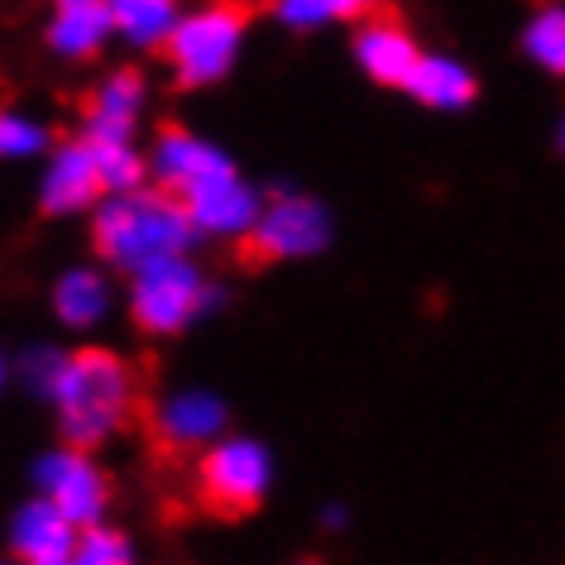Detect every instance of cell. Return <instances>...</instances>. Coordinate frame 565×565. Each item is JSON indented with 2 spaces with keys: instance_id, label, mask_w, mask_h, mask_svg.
Listing matches in <instances>:
<instances>
[{
  "instance_id": "1",
  "label": "cell",
  "mask_w": 565,
  "mask_h": 565,
  "mask_svg": "<svg viewBox=\"0 0 565 565\" xmlns=\"http://www.w3.org/2000/svg\"><path fill=\"white\" fill-rule=\"evenodd\" d=\"M44 403L53 407V427H58L63 446L102 450L130 427L139 407V374L120 350L77 345L67 350V364Z\"/></svg>"
},
{
  "instance_id": "2",
  "label": "cell",
  "mask_w": 565,
  "mask_h": 565,
  "mask_svg": "<svg viewBox=\"0 0 565 565\" xmlns=\"http://www.w3.org/2000/svg\"><path fill=\"white\" fill-rule=\"evenodd\" d=\"M92 254L116 274H139L149 264L178 259V254L196 249V225L188 206L163 188H139V192H106L102 206L87 216Z\"/></svg>"
},
{
  "instance_id": "3",
  "label": "cell",
  "mask_w": 565,
  "mask_h": 565,
  "mask_svg": "<svg viewBox=\"0 0 565 565\" xmlns=\"http://www.w3.org/2000/svg\"><path fill=\"white\" fill-rule=\"evenodd\" d=\"M221 302H225V288L211 282V274L192 259V254L149 264V268H139V274L125 278V317H130L135 331L149 335V341L188 335L196 321L221 312Z\"/></svg>"
},
{
  "instance_id": "4",
  "label": "cell",
  "mask_w": 565,
  "mask_h": 565,
  "mask_svg": "<svg viewBox=\"0 0 565 565\" xmlns=\"http://www.w3.org/2000/svg\"><path fill=\"white\" fill-rule=\"evenodd\" d=\"M245 44H249L245 6L239 0H202V6L182 10L178 30L163 44V58L178 87L206 92L235 73L239 58H245Z\"/></svg>"
},
{
  "instance_id": "5",
  "label": "cell",
  "mask_w": 565,
  "mask_h": 565,
  "mask_svg": "<svg viewBox=\"0 0 565 565\" xmlns=\"http://www.w3.org/2000/svg\"><path fill=\"white\" fill-rule=\"evenodd\" d=\"M278 484V456L264 436L231 431L196 456V489L216 513H254Z\"/></svg>"
},
{
  "instance_id": "6",
  "label": "cell",
  "mask_w": 565,
  "mask_h": 565,
  "mask_svg": "<svg viewBox=\"0 0 565 565\" xmlns=\"http://www.w3.org/2000/svg\"><path fill=\"white\" fill-rule=\"evenodd\" d=\"M335 245V216L317 192L278 188L264 196V216L249 235V249L268 264H307Z\"/></svg>"
},
{
  "instance_id": "7",
  "label": "cell",
  "mask_w": 565,
  "mask_h": 565,
  "mask_svg": "<svg viewBox=\"0 0 565 565\" xmlns=\"http://www.w3.org/2000/svg\"><path fill=\"white\" fill-rule=\"evenodd\" d=\"M30 484H34V493H44L73 527H102V522H110L116 489H110V475H106V465L96 460V450H77L63 441L49 446L44 456H34V465H30Z\"/></svg>"
},
{
  "instance_id": "8",
  "label": "cell",
  "mask_w": 565,
  "mask_h": 565,
  "mask_svg": "<svg viewBox=\"0 0 565 565\" xmlns=\"http://www.w3.org/2000/svg\"><path fill=\"white\" fill-rule=\"evenodd\" d=\"M106 196L102 168H96V149L87 135L77 139H58L49 149V159L39 163V188L34 202L44 216L53 221H73V216H92Z\"/></svg>"
},
{
  "instance_id": "9",
  "label": "cell",
  "mask_w": 565,
  "mask_h": 565,
  "mask_svg": "<svg viewBox=\"0 0 565 565\" xmlns=\"http://www.w3.org/2000/svg\"><path fill=\"white\" fill-rule=\"evenodd\" d=\"M153 436L168 450H182V456H202L206 446H216L221 436H231V403L225 393H216L211 384H178L153 398Z\"/></svg>"
},
{
  "instance_id": "10",
  "label": "cell",
  "mask_w": 565,
  "mask_h": 565,
  "mask_svg": "<svg viewBox=\"0 0 565 565\" xmlns=\"http://www.w3.org/2000/svg\"><path fill=\"white\" fill-rule=\"evenodd\" d=\"M231 168L239 163L225 153V145H216L211 135L188 130V125H159L149 139V182L173 192L178 202L202 188V182L231 173Z\"/></svg>"
},
{
  "instance_id": "11",
  "label": "cell",
  "mask_w": 565,
  "mask_h": 565,
  "mask_svg": "<svg viewBox=\"0 0 565 565\" xmlns=\"http://www.w3.org/2000/svg\"><path fill=\"white\" fill-rule=\"evenodd\" d=\"M182 206H188V216H192L202 239H216V245H249L254 225L264 216V192L254 188L239 168H231V173H221V178L202 182L196 192H188Z\"/></svg>"
},
{
  "instance_id": "12",
  "label": "cell",
  "mask_w": 565,
  "mask_h": 565,
  "mask_svg": "<svg viewBox=\"0 0 565 565\" xmlns=\"http://www.w3.org/2000/svg\"><path fill=\"white\" fill-rule=\"evenodd\" d=\"M120 307H125V292L116 288V268H106L102 259L67 264V268H58V278L49 282V312L73 335L102 331Z\"/></svg>"
},
{
  "instance_id": "13",
  "label": "cell",
  "mask_w": 565,
  "mask_h": 565,
  "mask_svg": "<svg viewBox=\"0 0 565 565\" xmlns=\"http://www.w3.org/2000/svg\"><path fill=\"white\" fill-rule=\"evenodd\" d=\"M149 102L153 87L139 67H110L92 87L87 106H82V135L92 145H106V139H135L139 145V125H145Z\"/></svg>"
},
{
  "instance_id": "14",
  "label": "cell",
  "mask_w": 565,
  "mask_h": 565,
  "mask_svg": "<svg viewBox=\"0 0 565 565\" xmlns=\"http://www.w3.org/2000/svg\"><path fill=\"white\" fill-rule=\"evenodd\" d=\"M422 53L427 49L417 44V34L388 15H364V20H355V30H350V58H355V67L374 87L403 92Z\"/></svg>"
},
{
  "instance_id": "15",
  "label": "cell",
  "mask_w": 565,
  "mask_h": 565,
  "mask_svg": "<svg viewBox=\"0 0 565 565\" xmlns=\"http://www.w3.org/2000/svg\"><path fill=\"white\" fill-rule=\"evenodd\" d=\"M116 39V20H110L106 0H49L44 15V49L58 63H92L102 58Z\"/></svg>"
},
{
  "instance_id": "16",
  "label": "cell",
  "mask_w": 565,
  "mask_h": 565,
  "mask_svg": "<svg viewBox=\"0 0 565 565\" xmlns=\"http://www.w3.org/2000/svg\"><path fill=\"white\" fill-rule=\"evenodd\" d=\"M77 536H82V527H73L44 493H30L24 503L10 508L6 551L20 565H63L67 556H73Z\"/></svg>"
},
{
  "instance_id": "17",
  "label": "cell",
  "mask_w": 565,
  "mask_h": 565,
  "mask_svg": "<svg viewBox=\"0 0 565 565\" xmlns=\"http://www.w3.org/2000/svg\"><path fill=\"white\" fill-rule=\"evenodd\" d=\"M403 96H413L417 106L436 110V116H460L479 102V73L456 53H422Z\"/></svg>"
},
{
  "instance_id": "18",
  "label": "cell",
  "mask_w": 565,
  "mask_h": 565,
  "mask_svg": "<svg viewBox=\"0 0 565 565\" xmlns=\"http://www.w3.org/2000/svg\"><path fill=\"white\" fill-rule=\"evenodd\" d=\"M110 20H116V44L135 53H163L168 34L182 20V0H106Z\"/></svg>"
},
{
  "instance_id": "19",
  "label": "cell",
  "mask_w": 565,
  "mask_h": 565,
  "mask_svg": "<svg viewBox=\"0 0 565 565\" xmlns=\"http://www.w3.org/2000/svg\"><path fill=\"white\" fill-rule=\"evenodd\" d=\"M518 49L536 73L565 82V0H542L518 30Z\"/></svg>"
},
{
  "instance_id": "20",
  "label": "cell",
  "mask_w": 565,
  "mask_h": 565,
  "mask_svg": "<svg viewBox=\"0 0 565 565\" xmlns=\"http://www.w3.org/2000/svg\"><path fill=\"white\" fill-rule=\"evenodd\" d=\"M58 145L44 116H30L20 106H0V163H44Z\"/></svg>"
},
{
  "instance_id": "21",
  "label": "cell",
  "mask_w": 565,
  "mask_h": 565,
  "mask_svg": "<svg viewBox=\"0 0 565 565\" xmlns=\"http://www.w3.org/2000/svg\"><path fill=\"white\" fill-rule=\"evenodd\" d=\"M96 149V168H102L106 192H139L149 188V149H139L135 139H106Z\"/></svg>"
},
{
  "instance_id": "22",
  "label": "cell",
  "mask_w": 565,
  "mask_h": 565,
  "mask_svg": "<svg viewBox=\"0 0 565 565\" xmlns=\"http://www.w3.org/2000/svg\"><path fill=\"white\" fill-rule=\"evenodd\" d=\"M63 565H139V551L130 542V532L102 522V527H82L73 556H67Z\"/></svg>"
},
{
  "instance_id": "23",
  "label": "cell",
  "mask_w": 565,
  "mask_h": 565,
  "mask_svg": "<svg viewBox=\"0 0 565 565\" xmlns=\"http://www.w3.org/2000/svg\"><path fill=\"white\" fill-rule=\"evenodd\" d=\"M63 364H67V345H58V341H34V345L15 360V379L34 393V398H49V388L58 384Z\"/></svg>"
},
{
  "instance_id": "24",
  "label": "cell",
  "mask_w": 565,
  "mask_h": 565,
  "mask_svg": "<svg viewBox=\"0 0 565 565\" xmlns=\"http://www.w3.org/2000/svg\"><path fill=\"white\" fill-rule=\"evenodd\" d=\"M268 15H274L278 30H288V34H321L327 24L341 20L331 0H268Z\"/></svg>"
},
{
  "instance_id": "25",
  "label": "cell",
  "mask_w": 565,
  "mask_h": 565,
  "mask_svg": "<svg viewBox=\"0 0 565 565\" xmlns=\"http://www.w3.org/2000/svg\"><path fill=\"white\" fill-rule=\"evenodd\" d=\"M331 6H335V15L350 20V24L364 20V15H379V0H331Z\"/></svg>"
},
{
  "instance_id": "26",
  "label": "cell",
  "mask_w": 565,
  "mask_h": 565,
  "mask_svg": "<svg viewBox=\"0 0 565 565\" xmlns=\"http://www.w3.org/2000/svg\"><path fill=\"white\" fill-rule=\"evenodd\" d=\"M317 518H321V527H327V532H345V527H350V508H345V503H335V499H331V503H321V513H317Z\"/></svg>"
},
{
  "instance_id": "27",
  "label": "cell",
  "mask_w": 565,
  "mask_h": 565,
  "mask_svg": "<svg viewBox=\"0 0 565 565\" xmlns=\"http://www.w3.org/2000/svg\"><path fill=\"white\" fill-rule=\"evenodd\" d=\"M10 379H15V360H10V350L0 345V393L10 388Z\"/></svg>"
},
{
  "instance_id": "28",
  "label": "cell",
  "mask_w": 565,
  "mask_h": 565,
  "mask_svg": "<svg viewBox=\"0 0 565 565\" xmlns=\"http://www.w3.org/2000/svg\"><path fill=\"white\" fill-rule=\"evenodd\" d=\"M556 153L565 159V110H561V120H556Z\"/></svg>"
},
{
  "instance_id": "29",
  "label": "cell",
  "mask_w": 565,
  "mask_h": 565,
  "mask_svg": "<svg viewBox=\"0 0 565 565\" xmlns=\"http://www.w3.org/2000/svg\"><path fill=\"white\" fill-rule=\"evenodd\" d=\"M0 565H20V561H15V556H6V561H0Z\"/></svg>"
},
{
  "instance_id": "30",
  "label": "cell",
  "mask_w": 565,
  "mask_h": 565,
  "mask_svg": "<svg viewBox=\"0 0 565 565\" xmlns=\"http://www.w3.org/2000/svg\"><path fill=\"white\" fill-rule=\"evenodd\" d=\"M298 565H312V561H298Z\"/></svg>"
}]
</instances>
